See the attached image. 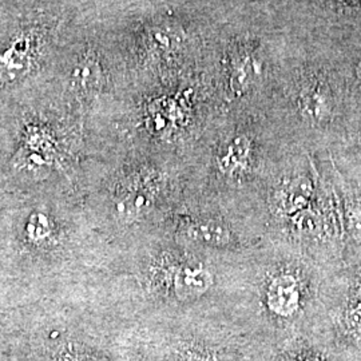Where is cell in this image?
<instances>
[{"label":"cell","mask_w":361,"mask_h":361,"mask_svg":"<svg viewBox=\"0 0 361 361\" xmlns=\"http://www.w3.org/2000/svg\"><path fill=\"white\" fill-rule=\"evenodd\" d=\"M26 232L28 234V238L32 243L40 244L50 238V235L54 233V228L46 214L35 213L31 216V219L27 224Z\"/></svg>","instance_id":"11"},{"label":"cell","mask_w":361,"mask_h":361,"mask_svg":"<svg viewBox=\"0 0 361 361\" xmlns=\"http://www.w3.org/2000/svg\"><path fill=\"white\" fill-rule=\"evenodd\" d=\"M213 283V273L198 262L177 265L170 277L173 293L180 300H193L204 296Z\"/></svg>","instance_id":"3"},{"label":"cell","mask_w":361,"mask_h":361,"mask_svg":"<svg viewBox=\"0 0 361 361\" xmlns=\"http://www.w3.org/2000/svg\"><path fill=\"white\" fill-rule=\"evenodd\" d=\"M37 46L34 39L19 34L0 50V82L13 83L31 71L35 61Z\"/></svg>","instance_id":"1"},{"label":"cell","mask_w":361,"mask_h":361,"mask_svg":"<svg viewBox=\"0 0 361 361\" xmlns=\"http://www.w3.org/2000/svg\"><path fill=\"white\" fill-rule=\"evenodd\" d=\"M312 195L313 185L307 177H296L288 180L277 195L280 213L288 217L295 216L298 212L310 207Z\"/></svg>","instance_id":"4"},{"label":"cell","mask_w":361,"mask_h":361,"mask_svg":"<svg viewBox=\"0 0 361 361\" xmlns=\"http://www.w3.org/2000/svg\"><path fill=\"white\" fill-rule=\"evenodd\" d=\"M302 289L295 274L283 271L276 274L267 286L265 300L268 310L279 317H292L301 307Z\"/></svg>","instance_id":"2"},{"label":"cell","mask_w":361,"mask_h":361,"mask_svg":"<svg viewBox=\"0 0 361 361\" xmlns=\"http://www.w3.org/2000/svg\"><path fill=\"white\" fill-rule=\"evenodd\" d=\"M189 361H217V359H213L212 356L205 355V353H192Z\"/></svg>","instance_id":"14"},{"label":"cell","mask_w":361,"mask_h":361,"mask_svg":"<svg viewBox=\"0 0 361 361\" xmlns=\"http://www.w3.org/2000/svg\"><path fill=\"white\" fill-rule=\"evenodd\" d=\"M350 324H352L353 328H356L357 331H361V310H356V312L352 313Z\"/></svg>","instance_id":"13"},{"label":"cell","mask_w":361,"mask_h":361,"mask_svg":"<svg viewBox=\"0 0 361 361\" xmlns=\"http://www.w3.org/2000/svg\"><path fill=\"white\" fill-rule=\"evenodd\" d=\"M290 225L300 235L313 234L319 228V219L316 217V213L307 207L290 217Z\"/></svg>","instance_id":"12"},{"label":"cell","mask_w":361,"mask_h":361,"mask_svg":"<svg viewBox=\"0 0 361 361\" xmlns=\"http://www.w3.org/2000/svg\"><path fill=\"white\" fill-rule=\"evenodd\" d=\"M188 235L201 245L224 247L232 243L231 229L216 219H197L188 225Z\"/></svg>","instance_id":"6"},{"label":"cell","mask_w":361,"mask_h":361,"mask_svg":"<svg viewBox=\"0 0 361 361\" xmlns=\"http://www.w3.org/2000/svg\"><path fill=\"white\" fill-rule=\"evenodd\" d=\"M73 85L82 92L97 90L101 86L104 71L101 63L92 52L85 54L73 70Z\"/></svg>","instance_id":"7"},{"label":"cell","mask_w":361,"mask_h":361,"mask_svg":"<svg viewBox=\"0 0 361 361\" xmlns=\"http://www.w3.org/2000/svg\"><path fill=\"white\" fill-rule=\"evenodd\" d=\"M301 107L304 109V113L312 118H323L328 111V104L324 91L319 87H310L301 95Z\"/></svg>","instance_id":"10"},{"label":"cell","mask_w":361,"mask_h":361,"mask_svg":"<svg viewBox=\"0 0 361 361\" xmlns=\"http://www.w3.org/2000/svg\"><path fill=\"white\" fill-rule=\"evenodd\" d=\"M258 77L257 61L247 52L234 56L231 67V85L235 91H244Z\"/></svg>","instance_id":"9"},{"label":"cell","mask_w":361,"mask_h":361,"mask_svg":"<svg viewBox=\"0 0 361 361\" xmlns=\"http://www.w3.org/2000/svg\"><path fill=\"white\" fill-rule=\"evenodd\" d=\"M301 361H322V360H319V359H304V360H301Z\"/></svg>","instance_id":"15"},{"label":"cell","mask_w":361,"mask_h":361,"mask_svg":"<svg viewBox=\"0 0 361 361\" xmlns=\"http://www.w3.org/2000/svg\"><path fill=\"white\" fill-rule=\"evenodd\" d=\"M150 204V190L135 183L119 194V198L116 201V210L119 216L126 219H137L149 209Z\"/></svg>","instance_id":"8"},{"label":"cell","mask_w":361,"mask_h":361,"mask_svg":"<svg viewBox=\"0 0 361 361\" xmlns=\"http://www.w3.org/2000/svg\"><path fill=\"white\" fill-rule=\"evenodd\" d=\"M252 141L245 135H237L225 145L219 155V168L226 176H237L244 171L252 158Z\"/></svg>","instance_id":"5"}]
</instances>
